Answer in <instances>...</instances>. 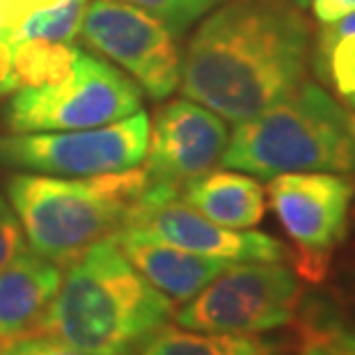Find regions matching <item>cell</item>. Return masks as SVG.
Instances as JSON below:
<instances>
[{
    "mask_svg": "<svg viewBox=\"0 0 355 355\" xmlns=\"http://www.w3.org/2000/svg\"><path fill=\"white\" fill-rule=\"evenodd\" d=\"M312 33L289 0H227L209 12L181 55L184 96L241 124L298 89Z\"/></svg>",
    "mask_w": 355,
    "mask_h": 355,
    "instance_id": "obj_1",
    "label": "cell"
},
{
    "mask_svg": "<svg viewBox=\"0 0 355 355\" xmlns=\"http://www.w3.org/2000/svg\"><path fill=\"white\" fill-rule=\"evenodd\" d=\"M172 316L175 300L158 291L108 236L67 263L37 330L85 355H138Z\"/></svg>",
    "mask_w": 355,
    "mask_h": 355,
    "instance_id": "obj_2",
    "label": "cell"
},
{
    "mask_svg": "<svg viewBox=\"0 0 355 355\" xmlns=\"http://www.w3.org/2000/svg\"><path fill=\"white\" fill-rule=\"evenodd\" d=\"M149 184L138 165L83 179L14 172L5 191L30 250L67 266L96 241L122 230Z\"/></svg>",
    "mask_w": 355,
    "mask_h": 355,
    "instance_id": "obj_3",
    "label": "cell"
},
{
    "mask_svg": "<svg viewBox=\"0 0 355 355\" xmlns=\"http://www.w3.org/2000/svg\"><path fill=\"white\" fill-rule=\"evenodd\" d=\"M220 161L259 179L289 172L349 175L355 170V138L346 110L305 78L284 101L236 124Z\"/></svg>",
    "mask_w": 355,
    "mask_h": 355,
    "instance_id": "obj_4",
    "label": "cell"
},
{
    "mask_svg": "<svg viewBox=\"0 0 355 355\" xmlns=\"http://www.w3.org/2000/svg\"><path fill=\"white\" fill-rule=\"evenodd\" d=\"M142 110V89L115 64L80 49L69 76L10 94L3 110L10 133L73 131L126 119Z\"/></svg>",
    "mask_w": 355,
    "mask_h": 355,
    "instance_id": "obj_5",
    "label": "cell"
},
{
    "mask_svg": "<svg viewBox=\"0 0 355 355\" xmlns=\"http://www.w3.org/2000/svg\"><path fill=\"white\" fill-rule=\"evenodd\" d=\"M300 279L282 261H239L175 312L181 328L263 335L296 319Z\"/></svg>",
    "mask_w": 355,
    "mask_h": 355,
    "instance_id": "obj_6",
    "label": "cell"
},
{
    "mask_svg": "<svg viewBox=\"0 0 355 355\" xmlns=\"http://www.w3.org/2000/svg\"><path fill=\"white\" fill-rule=\"evenodd\" d=\"M147 140L149 115L142 110L96 128L7 133L0 138V168L69 179L112 175L142 165Z\"/></svg>",
    "mask_w": 355,
    "mask_h": 355,
    "instance_id": "obj_7",
    "label": "cell"
},
{
    "mask_svg": "<svg viewBox=\"0 0 355 355\" xmlns=\"http://www.w3.org/2000/svg\"><path fill=\"white\" fill-rule=\"evenodd\" d=\"M83 42L124 71L149 99L163 101L181 80L177 37L161 21L122 0H87Z\"/></svg>",
    "mask_w": 355,
    "mask_h": 355,
    "instance_id": "obj_8",
    "label": "cell"
},
{
    "mask_svg": "<svg viewBox=\"0 0 355 355\" xmlns=\"http://www.w3.org/2000/svg\"><path fill=\"white\" fill-rule=\"evenodd\" d=\"M266 195L296 245L298 273L321 279L349 230L355 181L344 172H289L268 179Z\"/></svg>",
    "mask_w": 355,
    "mask_h": 355,
    "instance_id": "obj_9",
    "label": "cell"
},
{
    "mask_svg": "<svg viewBox=\"0 0 355 355\" xmlns=\"http://www.w3.org/2000/svg\"><path fill=\"white\" fill-rule=\"evenodd\" d=\"M128 227H138L181 250L227 261H284L289 250L282 241L252 230L223 227L179 198L165 184H149L128 216ZM124 225V227H126Z\"/></svg>",
    "mask_w": 355,
    "mask_h": 355,
    "instance_id": "obj_10",
    "label": "cell"
},
{
    "mask_svg": "<svg viewBox=\"0 0 355 355\" xmlns=\"http://www.w3.org/2000/svg\"><path fill=\"white\" fill-rule=\"evenodd\" d=\"M225 119L193 99H172L149 122L147 154L142 161L152 184L181 191L191 179L214 170L227 147Z\"/></svg>",
    "mask_w": 355,
    "mask_h": 355,
    "instance_id": "obj_11",
    "label": "cell"
},
{
    "mask_svg": "<svg viewBox=\"0 0 355 355\" xmlns=\"http://www.w3.org/2000/svg\"><path fill=\"white\" fill-rule=\"evenodd\" d=\"M128 261L145 275L161 293L175 303H186L216 279L234 261L195 254L165 243L138 227H122L112 234Z\"/></svg>",
    "mask_w": 355,
    "mask_h": 355,
    "instance_id": "obj_12",
    "label": "cell"
},
{
    "mask_svg": "<svg viewBox=\"0 0 355 355\" xmlns=\"http://www.w3.org/2000/svg\"><path fill=\"white\" fill-rule=\"evenodd\" d=\"M64 266L26 245L0 270V344L37 328L62 282Z\"/></svg>",
    "mask_w": 355,
    "mask_h": 355,
    "instance_id": "obj_13",
    "label": "cell"
},
{
    "mask_svg": "<svg viewBox=\"0 0 355 355\" xmlns=\"http://www.w3.org/2000/svg\"><path fill=\"white\" fill-rule=\"evenodd\" d=\"M179 198L230 230H252L266 214V191L252 175L239 170L204 172L181 186Z\"/></svg>",
    "mask_w": 355,
    "mask_h": 355,
    "instance_id": "obj_14",
    "label": "cell"
},
{
    "mask_svg": "<svg viewBox=\"0 0 355 355\" xmlns=\"http://www.w3.org/2000/svg\"><path fill=\"white\" fill-rule=\"evenodd\" d=\"M87 0H0V64L21 42H76Z\"/></svg>",
    "mask_w": 355,
    "mask_h": 355,
    "instance_id": "obj_15",
    "label": "cell"
},
{
    "mask_svg": "<svg viewBox=\"0 0 355 355\" xmlns=\"http://www.w3.org/2000/svg\"><path fill=\"white\" fill-rule=\"evenodd\" d=\"M138 355H286V346L266 335L204 332L168 323L147 339Z\"/></svg>",
    "mask_w": 355,
    "mask_h": 355,
    "instance_id": "obj_16",
    "label": "cell"
},
{
    "mask_svg": "<svg viewBox=\"0 0 355 355\" xmlns=\"http://www.w3.org/2000/svg\"><path fill=\"white\" fill-rule=\"evenodd\" d=\"M316 73L332 87L344 108H355V12L321 28L312 44Z\"/></svg>",
    "mask_w": 355,
    "mask_h": 355,
    "instance_id": "obj_17",
    "label": "cell"
},
{
    "mask_svg": "<svg viewBox=\"0 0 355 355\" xmlns=\"http://www.w3.org/2000/svg\"><path fill=\"white\" fill-rule=\"evenodd\" d=\"M122 3L147 12L149 17L161 21L179 40L188 33V28L202 21L209 12H214L216 7H220L227 0H122Z\"/></svg>",
    "mask_w": 355,
    "mask_h": 355,
    "instance_id": "obj_18",
    "label": "cell"
},
{
    "mask_svg": "<svg viewBox=\"0 0 355 355\" xmlns=\"http://www.w3.org/2000/svg\"><path fill=\"white\" fill-rule=\"evenodd\" d=\"M26 245H28L26 234L24 227H21L17 211H14L10 200L0 193V270L24 250Z\"/></svg>",
    "mask_w": 355,
    "mask_h": 355,
    "instance_id": "obj_19",
    "label": "cell"
},
{
    "mask_svg": "<svg viewBox=\"0 0 355 355\" xmlns=\"http://www.w3.org/2000/svg\"><path fill=\"white\" fill-rule=\"evenodd\" d=\"M332 316H309L307 319V328H305V339H303V346H300L298 355H335L332 353V346H330V339H328V330L332 326Z\"/></svg>",
    "mask_w": 355,
    "mask_h": 355,
    "instance_id": "obj_20",
    "label": "cell"
},
{
    "mask_svg": "<svg viewBox=\"0 0 355 355\" xmlns=\"http://www.w3.org/2000/svg\"><path fill=\"white\" fill-rule=\"evenodd\" d=\"M312 7L316 21H321L323 26L339 21L342 17H349L355 12V0H312Z\"/></svg>",
    "mask_w": 355,
    "mask_h": 355,
    "instance_id": "obj_21",
    "label": "cell"
},
{
    "mask_svg": "<svg viewBox=\"0 0 355 355\" xmlns=\"http://www.w3.org/2000/svg\"><path fill=\"white\" fill-rule=\"evenodd\" d=\"M328 339L335 355H355V330L344 328L339 321H332Z\"/></svg>",
    "mask_w": 355,
    "mask_h": 355,
    "instance_id": "obj_22",
    "label": "cell"
},
{
    "mask_svg": "<svg viewBox=\"0 0 355 355\" xmlns=\"http://www.w3.org/2000/svg\"><path fill=\"white\" fill-rule=\"evenodd\" d=\"M0 355H40L37 337H19L0 344Z\"/></svg>",
    "mask_w": 355,
    "mask_h": 355,
    "instance_id": "obj_23",
    "label": "cell"
},
{
    "mask_svg": "<svg viewBox=\"0 0 355 355\" xmlns=\"http://www.w3.org/2000/svg\"><path fill=\"white\" fill-rule=\"evenodd\" d=\"M37 351H40V355H85L76 349H71V346L58 342V339L46 337V335L37 337Z\"/></svg>",
    "mask_w": 355,
    "mask_h": 355,
    "instance_id": "obj_24",
    "label": "cell"
},
{
    "mask_svg": "<svg viewBox=\"0 0 355 355\" xmlns=\"http://www.w3.org/2000/svg\"><path fill=\"white\" fill-rule=\"evenodd\" d=\"M346 119H349V131H351V135L355 138V108L351 112H346Z\"/></svg>",
    "mask_w": 355,
    "mask_h": 355,
    "instance_id": "obj_25",
    "label": "cell"
},
{
    "mask_svg": "<svg viewBox=\"0 0 355 355\" xmlns=\"http://www.w3.org/2000/svg\"><path fill=\"white\" fill-rule=\"evenodd\" d=\"M291 5H296L298 10H305V7H309V3H312V0H289Z\"/></svg>",
    "mask_w": 355,
    "mask_h": 355,
    "instance_id": "obj_26",
    "label": "cell"
}]
</instances>
